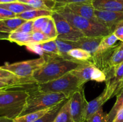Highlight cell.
Returning a JSON list of instances; mask_svg holds the SVG:
<instances>
[{
	"label": "cell",
	"instance_id": "6da1fadb",
	"mask_svg": "<svg viewBox=\"0 0 123 122\" xmlns=\"http://www.w3.org/2000/svg\"><path fill=\"white\" fill-rule=\"evenodd\" d=\"M81 62L66 59L60 56H55L46 61L44 65L33 74L32 78L37 84L55 80L79 67Z\"/></svg>",
	"mask_w": 123,
	"mask_h": 122
},
{
	"label": "cell",
	"instance_id": "7a4b0ae2",
	"mask_svg": "<svg viewBox=\"0 0 123 122\" xmlns=\"http://www.w3.org/2000/svg\"><path fill=\"white\" fill-rule=\"evenodd\" d=\"M54 11L62 16L72 26L81 32L85 37H105L112 33L110 30L99 22L94 21L75 14L66 5H56Z\"/></svg>",
	"mask_w": 123,
	"mask_h": 122
},
{
	"label": "cell",
	"instance_id": "3957f363",
	"mask_svg": "<svg viewBox=\"0 0 123 122\" xmlns=\"http://www.w3.org/2000/svg\"><path fill=\"white\" fill-rule=\"evenodd\" d=\"M29 96L26 89L7 90L0 92V117L14 120L22 113Z\"/></svg>",
	"mask_w": 123,
	"mask_h": 122
},
{
	"label": "cell",
	"instance_id": "277c9868",
	"mask_svg": "<svg viewBox=\"0 0 123 122\" xmlns=\"http://www.w3.org/2000/svg\"><path fill=\"white\" fill-rule=\"evenodd\" d=\"M36 86L29 91L25 107L20 116L50 108L68 99L62 93H46L38 91Z\"/></svg>",
	"mask_w": 123,
	"mask_h": 122
},
{
	"label": "cell",
	"instance_id": "5b68a950",
	"mask_svg": "<svg viewBox=\"0 0 123 122\" xmlns=\"http://www.w3.org/2000/svg\"><path fill=\"white\" fill-rule=\"evenodd\" d=\"M78 77L70 72L55 80L37 84L36 89L38 91L46 93H62L68 98L76 91L84 87Z\"/></svg>",
	"mask_w": 123,
	"mask_h": 122
},
{
	"label": "cell",
	"instance_id": "8992f818",
	"mask_svg": "<svg viewBox=\"0 0 123 122\" xmlns=\"http://www.w3.org/2000/svg\"><path fill=\"white\" fill-rule=\"evenodd\" d=\"M46 60L40 57L34 59L28 60L13 63H6L1 68L13 73L20 78H32L33 74L40 68L44 65Z\"/></svg>",
	"mask_w": 123,
	"mask_h": 122
},
{
	"label": "cell",
	"instance_id": "52a82bcc",
	"mask_svg": "<svg viewBox=\"0 0 123 122\" xmlns=\"http://www.w3.org/2000/svg\"><path fill=\"white\" fill-rule=\"evenodd\" d=\"M52 17L54 19L57 31V39L76 41L84 35L73 27L61 14L53 11Z\"/></svg>",
	"mask_w": 123,
	"mask_h": 122
},
{
	"label": "cell",
	"instance_id": "ba28073f",
	"mask_svg": "<svg viewBox=\"0 0 123 122\" xmlns=\"http://www.w3.org/2000/svg\"><path fill=\"white\" fill-rule=\"evenodd\" d=\"M70 72L78 77L83 84L88 81L102 83L106 80L105 74L91 63H82Z\"/></svg>",
	"mask_w": 123,
	"mask_h": 122
},
{
	"label": "cell",
	"instance_id": "9c48e42d",
	"mask_svg": "<svg viewBox=\"0 0 123 122\" xmlns=\"http://www.w3.org/2000/svg\"><path fill=\"white\" fill-rule=\"evenodd\" d=\"M70 100V111L74 122H86L88 102L85 96L84 87L74 92Z\"/></svg>",
	"mask_w": 123,
	"mask_h": 122
},
{
	"label": "cell",
	"instance_id": "30bf717a",
	"mask_svg": "<svg viewBox=\"0 0 123 122\" xmlns=\"http://www.w3.org/2000/svg\"><path fill=\"white\" fill-rule=\"evenodd\" d=\"M95 14L97 20L108 28L113 33L116 26L123 21V12L96 10Z\"/></svg>",
	"mask_w": 123,
	"mask_h": 122
},
{
	"label": "cell",
	"instance_id": "8fae6325",
	"mask_svg": "<svg viewBox=\"0 0 123 122\" xmlns=\"http://www.w3.org/2000/svg\"><path fill=\"white\" fill-rule=\"evenodd\" d=\"M66 6L72 11L80 16L94 20V21L98 22L95 14L96 9L94 7L92 2L69 4Z\"/></svg>",
	"mask_w": 123,
	"mask_h": 122
},
{
	"label": "cell",
	"instance_id": "7c38bea8",
	"mask_svg": "<svg viewBox=\"0 0 123 122\" xmlns=\"http://www.w3.org/2000/svg\"><path fill=\"white\" fill-rule=\"evenodd\" d=\"M123 79V62L115 68L113 76L106 81V92L108 100L114 97V94Z\"/></svg>",
	"mask_w": 123,
	"mask_h": 122
},
{
	"label": "cell",
	"instance_id": "4fadbf2b",
	"mask_svg": "<svg viewBox=\"0 0 123 122\" xmlns=\"http://www.w3.org/2000/svg\"><path fill=\"white\" fill-rule=\"evenodd\" d=\"M103 37H84L75 41V43L77 45V48L86 50L92 55L98 49Z\"/></svg>",
	"mask_w": 123,
	"mask_h": 122
},
{
	"label": "cell",
	"instance_id": "5bb4252c",
	"mask_svg": "<svg viewBox=\"0 0 123 122\" xmlns=\"http://www.w3.org/2000/svg\"><path fill=\"white\" fill-rule=\"evenodd\" d=\"M96 10L123 12V0H93Z\"/></svg>",
	"mask_w": 123,
	"mask_h": 122
},
{
	"label": "cell",
	"instance_id": "9a60e30c",
	"mask_svg": "<svg viewBox=\"0 0 123 122\" xmlns=\"http://www.w3.org/2000/svg\"><path fill=\"white\" fill-rule=\"evenodd\" d=\"M108 100V97L106 94L105 90L102 92V93L98 96L92 100L90 102H88L87 110H86V120L91 117L92 115L97 112L100 108H102V106Z\"/></svg>",
	"mask_w": 123,
	"mask_h": 122
},
{
	"label": "cell",
	"instance_id": "2e32d148",
	"mask_svg": "<svg viewBox=\"0 0 123 122\" xmlns=\"http://www.w3.org/2000/svg\"><path fill=\"white\" fill-rule=\"evenodd\" d=\"M26 21L24 19L17 17L0 20V31L10 33L16 31L18 28Z\"/></svg>",
	"mask_w": 123,
	"mask_h": 122
},
{
	"label": "cell",
	"instance_id": "e0dca14e",
	"mask_svg": "<svg viewBox=\"0 0 123 122\" xmlns=\"http://www.w3.org/2000/svg\"><path fill=\"white\" fill-rule=\"evenodd\" d=\"M31 6L34 9L54 11L56 6L55 0H17Z\"/></svg>",
	"mask_w": 123,
	"mask_h": 122
},
{
	"label": "cell",
	"instance_id": "ac0fdd59",
	"mask_svg": "<svg viewBox=\"0 0 123 122\" xmlns=\"http://www.w3.org/2000/svg\"><path fill=\"white\" fill-rule=\"evenodd\" d=\"M55 41H56V45H57L58 49L59 55L61 57H63L64 59H66L70 60V61H76L72 59L68 55V53L71 50L77 48V45L76 44L75 41L62 40V39H56ZM76 62H78V61H76Z\"/></svg>",
	"mask_w": 123,
	"mask_h": 122
},
{
	"label": "cell",
	"instance_id": "d6986e66",
	"mask_svg": "<svg viewBox=\"0 0 123 122\" xmlns=\"http://www.w3.org/2000/svg\"><path fill=\"white\" fill-rule=\"evenodd\" d=\"M8 40L15 43L19 45H25L31 44V33H24L14 31L9 33Z\"/></svg>",
	"mask_w": 123,
	"mask_h": 122
},
{
	"label": "cell",
	"instance_id": "ffe728a7",
	"mask_svg": "<svg viewBox=\"0 0 123 122\" xmlns=\"http://www.w3.org/2000/svg\"><path fill=\"white\" fill-rule=\"evenodd\" d=\"M53 11L44 10L32 9L31 10L16 14L17 17L21 18L25 20H34L42 16H52Z\"/></svg>",
	"mask_w": 123,
	"mask_h": 122
},
{
	"label": "cell",
	"instance_id": "44dd1931",
	"mask_svg": "<svg viewBox=\"0 0 123 122\" xmlns=\"http://www.w3.org/2000/svg\"><path fill=\"white\" fill-rule=\"evenodd\" d=\"M53 122H74L70 111V98L62 105Z\"/></svg>",
	"mask_w": 123,
	"mask_h": 122
},
{
	"label": "cell",
	"instance_id": "7402d4cb",
	"mask_svg": "<svg viewBox=\"0 0 123 122\" xmlns=\"http://www.w3.org/2000/svg\"><path fill=\"white\" fill-rule=\"evenodd\" d=\"M68 55L72 59L82 63H91L92 55L85 50L76 48L71 50L68 53Z\"/></svg>",
	"mask_w": 123,
	"mask_h": 122
},
{
	"label": "cell",
	"instance_id": "603a6c76",
	"mask_svg": "<svg viewBox=\"0 0 123 122\" xmlns=\"http://www.w3.org/2000/svg\"><path fill=\"white\" fill-rule=\"evenodd\" d=\"M0 7L8 10L16 14H20V13H24L26 11L34 9L31 6H28L26 4L19 2V1L6 4H0Z\"/></svg>",
	"mask_w": 123,
	"mask_h": 122
},
{
	"label": "cell",
	"instance_id": "cb8c5ba5",
	"mask_svg": "<svg viewBox=\"0 0 123 122\" xmlns=\"http://www.w3.org/2000/svg\"><path fill=\"white\" fill-rule=\"evenodd\" d=\"M50 108L30 112L26 114L14 118L13 120V122H34L44 116L50 110Z\"/></svg>",
	"mask_w": 123,
	"mask_h": 122
},
{
	"label": "cell",
	"instance_id": "d4e9b609",
	"mask_svg": "<svg viewBox=\"0 0 123 122\" xmlns=\"http://www.w3.org/2000/svg\"><path fill=\"white\" fill-rule=\"evenodd\" d=\"M123 108V90L117 95V100L111 110L107 114V122H114L117 114Z\"/></svg>",
	"mask_w": 123,
	"mask_h": 122
},
{
	"label": "cell",
	"instance_id": "484cf974",
	"mask_svg": "<svg viewBox=\"0 0 123 122\" xmlns=\"http://www.w3.org/2000/svg\"><path fill=\"white\" fill-rule=\"evenodd\" d=\"M118 40L119 39L114 33H109L108 35L103 37L97 51H104L111 49L117 44V43Z\"/></svg>",
	"mask_w": 123,
	"mask_h": 122
},
{
	"label": "cell",
	"instance_id": "4316f807",
	"mask_svg": "<svg viewBox=\"0 0 123 122\" xmlns=\"http://www.w3.org/2000/svg\"><path fill=\"white\" fill-rule=\"evenodd\" d=\"M123 62V42L117 44L115 47L111 57V65L112 67L115 68Z\"/></svg>",
	"mask_w": 123,
	"mask_h": 122
},
{
	"label": "cell",
	"instance_id": "83f0119b",
	"mask_svg": "<svg viewBox=\"0 0 123 122\" xmlns=\"http://www.w3.org/2000/svg\"><path fill=\"white\" fill-rule=\"evenodd\" d=\"M69 99V98H68ZM67 99L64 100V101L61 102L60 104H57L55 106H53L50 108V110L44 116H43V117H42L41 118H40L39 119H38L37 120H36L34 122H53L54 120H55V117L57 116L58 113L60 111V109L61 108V107L62 106V105H64L65 102L67 101Z\"/></svg>",
	"mask_w": 123,
	"mask_h": 122
},
{
	"label": "cell",
	"instance_id": "f1b7e54d",
	"mask_svg": "<svg viewBox=\"0 0 123 122\" xmlns=\"http://www.w3.org/2000/svg\"><path fill=\"white\" fill-rule=\"evenodd\" d=\"M40 47L49 55H59L58 49L55 40H49L45 43L38 44Z\"/></svg>",
	"mask_w": 123,
	"mask_h": 122
},
{
	"label": "cell",
	"instance_id": "f546056e",
	"mask_svg": "<svg viewBox=\"0 0 123 122\" xmlns=\"http://www.w3.org/2000/svg\"><path fill=\"white\" fill-rule=\"evenodd\" d=\"M43 33L51 40H55L57 39V31H56L55 22L52 16L45 29L43 31Z\"/></svg>",
	"mask_w": 123,
	"mask_h": 122
},
{
	"label": "cell",
	"instance_id": "4dcf8cb0",
	"mask_svg": "<svg viewBox=\"0 0 123 122\" xmlns=\"http://www.w3.org/2000/svg\"><path fill=\"white\" fill-rule=\"evenodd\" d=\"M51 16H42L33 20V32L40 31L43 32Z\"/></svg>",
	"mask_w": 123,
	"mask_h": 122
},
{
	"label": "cell",
	"instance_id": "1f68e13d",
	"mask_svg": "<svg viewBox=\"0 0 123 122\" xmlns=\"http://www.w3.org/2000/svg\"><path fill=\"white\" fill-rule=\"evenodd\" d=\"M51 39H49L43 32L40 31L32 32L31 33V44H41Z\"/></svg>",
	"mask_w": 123,
	"mask_h": 122
},
{
	"label": "cell",
	"instance_id": "d6a6232c",
	"mask_svg": "<svg viewBox=\"0 0 123 122\" xmlns=\"http://www.w3.org/2000/svg\"><path fill=\"white\" fill-rule=\"evenodd\" d=\"M107 114L104 112L103 108H100L96 113L88 118L86 122H107Z\"/></svg>",
	"mask_w": 123,
	"mask_h": 122
},
{
	"label": "cell",
	"instance_id": "836d02e7",
	"mask_svg": "<svg viewBox=\"0 0 123 122\" xmlns=\"http://www.w3.org/2000/svg\"><path fill=\"white\" fill-rule=\"evenodd\" d=\"M16 31L24 33H32L33 32V20H26Z\"/></svg>",
	"mask_w": 123,
	"mask_h": 122
},
{
	"label": "cell",
	"instance_id": "e575fe53",
	"mask_svg": "<svg viewBox=\"0 0 123 122\" xmlns=\"http://www.w3.org/2000/svg\"><path fill=\"white\" fill-rule=\"evenodd\" d=\"M16 17V14L12 13L8 10L0 7V20L8 19V18Z\"/></svg>",
	"mask_w": 123,
	"mask_h": 122
},
{
	"label": "cell",
	"instance_id": "d590c367",
	"mask_svg": "<svg viewBox=\"0 0 123 122\" xmlns=\"http://www.w3.org/2000/svg\"><path fill=\"white\" fill-rule=\"evenodd\" d=\"M113 33L116 35L120 41L123 42V21L120 22L116 26Z\"/></svg>",
	"mask_w": 123,
	"mask_h": 122
},
{
	"label": "cell",
	"instance_id": "8d00e7d4",
	"mask_svg": "<svg viewBox=\"0 0 123 122\" xmlns=\"http://www.w3.org/2000/svg\"><path fill=\"white\" fill-rule=\"evenodd\" d=\"M93 0H55L56 5L63 6V5L69 4L78 3V2H92Z\"/></svg>",
	"mask_w": 123,
	"mask_h": 122
},
{
	"label": "cell",
	"instance_id": "74e56055",
	"mask_svg": "<svg viewBox=\"0 0 123 122\" xmlns=\"http://www.w3.org/2000/svg\"><path fill=\"white\" fill-rule=\"evenodd\" d=\"M18 77L14 75L13 73L8 71L0 67V78H13Z\"/></svg>",
	"mask_w": 123,
	"mask_h": 122
},
{
	"label": "cell",
	"instance_id": "f35d334b",
	"mask_svg": "<svg viewBox=\"0 0 123 122\" xmlns=\"http://www.w3.org/2000/svg\"><path fill=\"white\" fill-rule=\"evenodd\" d=\"M114 122H123V108L118 111Z\"/></svg>",
	"mask_w": 123,
	"mask_h": 122
},
{
	"label": "cell",
	"instance_id": "ab89813d",
	"mask_svg": "<svg viewBox=\"0 0 123 122\" xmlns=\"http://www.w3.org/2000/svg\"><path fill=\"white\" fill-rule=\"evenodd\" d=\"M123 90V79L122 81H121V82L120 83L119 86H118V87H117V89H116V90H115V93H114V96H117L118 94H119V93H120V92Z\"/></svg>",
	"mask_w": 123,
	"mask_h": 122
},
{
	"label": "cell",
	"instance_id": "60d3db41",
	"mask_svg": "<svg viewBox=\"0 0 123 122\" xmlns=\"http://www.w3.org/2000/svg\"><path fill=\"white\" fill-rule=\"evenodd\" d=\"M8 36H9V33H4V32H2L0 31V40H8Z\"/></svg>",
	"mask_w": 123,
	"mask_h": 122
},
{
	"label": "cell",
	"instance_id": "b9f144b4",
	"mask_svg": "<svg viewBox=\"0 0 123 122\" xmlns=\"http://www.w3.org/2000/svg\"><path fill=\"white\" fill-rule=\"evenodd\" d=\"M0 122H13V120L4 117H0Z\"/></svg>",
	"mask_w": 123,
	"mask_h": 122
},
{
	"label": "cell",
	"instance_id": "7bdbcfd3",
	"mask_svg": "<svg viewBox=\"0 0 123 122\" xmlns=\"http://www.w3.org/2000/svg\"><path fill=\"white\" fill-rule=\"evenodd\" d=\"M17 0H0V4H6L12 2H16Z\"/></svg>",
	"mask_w": 123,
	"mask_h": 122
}]
</instances>
